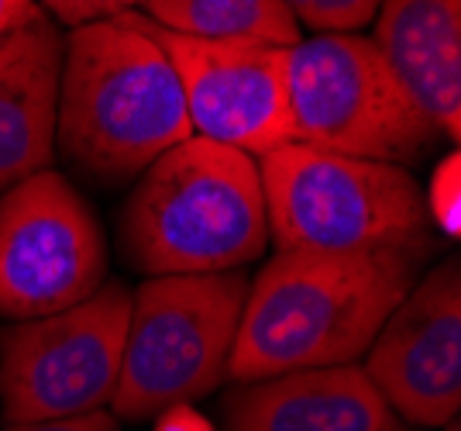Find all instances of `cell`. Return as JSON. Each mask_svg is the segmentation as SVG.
<instances>
[{
    "label": "cell",
    "mask_w": 461,
    "mask_h": 431,
    "mask_svg": "<svg viewBox=\"0 0 461 431\" xmlns=\"http://www.w3.org/2000/svg\"><path fill=\"white\" fill-rule=\"evenodd\" d=\"M423 249H283L249 283L228 376L238 383L348 366L417 283Z\"/></svg>",
    "instance_id": "cell-1"
},
{
    "label": "cell",
    "mask_w": 461,
    "mask_h": 431,
    "mask_svg": "<svg viewBox=\"0 0 461 431\" xmlns=\"http://www.w3.org/2000/svg\"><path fill=\"white\" fill-rule=\"evenodd\" d=\"M190 135L173 62L128 11L69 32L56 145L79 173L128 183Z\"/></svg>",
    "instance_id": "cell-2"
},
{
    "label": "cell",
    "mask_w": 461,
    "mask_h": 431,
    "mask_svg": "<svg viewBox=\"0 0 461 431\" xmlns=\"http://www.w3.org/2000/svg\"><path fill=\"white\" fill-rule=\"evenodd\" d=\"M258 162L190 135L141 173L121 215V252L149 276L228 273L266 252Z\"/></svg>",
    "instance_id": "cell-3"
},
{
    "label": "cell",
    "mask_w": 461,
    "mask_h": 431,
    "mask_svg": "<svg viewBox=\"0 0 461 431\" xmlns=\"http://www.w3.org/2000/svg\"><path fill=\"white\" fill-rule=\"evenodd\" d=\"M266 221L283 249H430L427 204L406 166L286 142L258 162Z\"/></svg>",
    "instance_id": "cell-4"
},
{
    "label": "cell",
    "mask_w": 461,
    "mask_h": 431,
    "mask_svg": "<svg viewBox=\"0 0 461 431\" xmlns=\"http://www.w3.org/2000/svg\"><path fill=\"white\" fill-rule=\"evenodd\" d=\"M245 297L249 276L241 270L145 280L131 294L111 414L149 421L217 390L228 376Z\"/></svg>",
    "instance_id": "cell-5"
},
{
    "label": "cell",
    "mask_w": 461,
    "mask_h": 431,
    "mask_svg": "<svg viewBox=\"0 0 461 431\" xmlns=\"http://www.w3.org/2000/svg\"><path fill=\"white\" fill-rule=\"evenodd\" d=\"M293 142L406 166L438 142V128L406 97L375 41L324 32L289 49Z\"/></svg>",
    "instance_id": "cell-6"
},
{
    "label": "cell",
    "mask_w": 461,
    "mask_h": 431,
    "mask_svg": "<svg viewBox=\"0 0 461 431\" xmlns=\"http://www.w3.org/2000/svg\"><path fill=\"white\" fill-rule=\"evenodd\" d=\"M131 294L111 280L73 307L0 332V411L7 425L66 421L111 404Z\"/></svg>",
    "instance_id": "cell-7"
},
{
    "label": "cell",
    "mask_w": 461,
    "mask_h": 431,
    "mask_svg": "<svg viewBox=\"0 0 461 431\" xmlns=\"http://www.w3.org/2000/svg\"><path fill=\"white\" fill-rule=\"evenodd\" d=\"M104 276V232L69 179L41 170L0 194V317L66 311L96 294Z\"/></svg>",
    "instance_id": "cell-8"
},
{
    "label": "cell",
    "mask_w": 461,
    "mask_h": 431,
    "mask_svg": "<svg viewBox=\"0 0 461 431\" xmlns=\"http://www.w3.org/2000/svg\"><path fill=\"white\" fill-rule=\"evenodd\" d=\"M128 18L173 62L193 135L230 145L251 159L293 142L289 49L176 35L135 11H128Z\"/></svg>",
    "instance_id": "cell-9"
},
{
    "label": "cell",
    "mask_w": 461,
    "mask_h": 431,
    "mask_svg": "<svg viewBox=\"0 0 461 431\" xmlns=\"http://www.w3.org/2000/svg\"><path fill=\"white\" fill-rule=\"evenodd\" d=\"M385 408L417 428H444L461 408V270L434 266L393 307L366 353Z\"/></svg>",
    "instance_id": "cell-10"
},
{
    "label": "cell",
    "mask_w": 461,
    "mask_h": 431,
    "mask_svg": "<svg viewBox=\"0 0 461 431\" xmlns=\"http://www.w3.org/2000/svg\"><path fill=\"white\" fill-rule=\"evenodd\" d=\"M62 56L66 39L41 7L0 39V194L56 156Z\"/></svg>",
    "instance_id": "cell-11"
},
{
    "label": "cell",
    "mask_w": 461,
    "mask_h": 431,
    "mask_svg": "<svg viewBox=\"0 0 461 431\" xmlns=\"http://www.w3.org/2000/svg\"><path fill=\"white\" fill-rule=\"evenodd\" d=\"M385 408L362 366L296 370L241 383L228 397V431H385Z\"/></svg>",
    "instance_id": "cell-12"
},
{
    "label": "cell",
    "mask_w": 461,
    "mask_h": 431,
    "mask_svg": "<svg viewBox=\"0 0 461 431\" xmlns=\"http://www.w3.org/2000/svg\"><path fill=\"white\" fill-rule=\"evenodd\" d=\"M375 49L438 135H461V0H383Z\"/></svg>",
    "instance_id": "cell-13"
},
{
    "label": "cell",
    "mask_w": 461,
    "mask_h": 431,
    "mask_svg": "<svg viewBox=\"0 0 461 431\" xmlns=\"http://www.w3.org/2000/svg\"><path fill=\"white\" fill-rule=\"evenodd\" d=\"M145 18L193 39L262 41L293 49L303 39L286 0H141Z\"/></svg>",
    "instance_id": "cell-14"
},
{
    "label": "cell",
    "mask_w": 461,
    "mask_h": 431,
    "mask_svg": "<svg viewBox=\"0 0 461 431\" xmlns=\"http://www.w3.org/2000/svg\"><path fill=\"white\" fill-rule=\"evenodd\" d=\"M300 28L317 35L324 32H358L362 24L375 18L383 0H286Z\"/></svg>",
    "instance_id": "cell-15"
},
{
    "label": "cell",
    "mask_w": 461,
    "mask_h": 431,
    "mask_svg": "<svg viewBox=\"0 0 461 431\" xmlns=\"http://www.w3.org/2000/svg\"><path fill=\"white\" fill-rule=\"evenodd\" d=\"M461 166L458 156L441 159V166L434 170V179H430V190L423 197L427 204V215L438 221V228H444V235L458 238V221H461Z\"/></svg>",
    "instance_id": "cell-16"
},
{
    "label": "cell",
    "mask_w": 461,
    "mask_h": 431,
    "mask_svg": "<svg viewBox=\"0 0 461 431\" xmlns=\"http://www.w3.org/2000/svg\"><path fill=\"white\" fill-rule=\"evenodd\" d=\"M135 4H141V0H41V11L56 24L79 28V24H90V21L117 18V14L131 11Z\"/></svg>",
    "instance_id": "cell-17"
},
{
    "label": "cell",
    "mask_w": 461,
    "mask_h": 431,
    "mask_svg": "<svg viewBox=\"0 0 461 431\" xmlns=\"http://www.w3.org/2000/svg\"><path fill=\"white\" fill-rule=\"evenodd\" d=\"M4 431H117V417L111 411L66 417V421H28V425H7Z\"/></svg>",
    "instance_id": "cell-18"
},
{
    "label": "cell",
    "mask_w": 461,
    "mask_h": 431,
    "mask_svg": "<svg viewBox=\"0 0 461 431\" xmlns=\"http://www.w3.org/2000/svg\"><path fill=\"white\" fill-rule=\"evenodd\" d=\"M35 7H39L35 0H0V39H4L7 32H14Z\"/></svg>",
    "instance_id": "cell-19"
},
{
    "label": "cell",
    "mask_w": 461,
    "mask_h": 431,
    "mask_svg": "<svg viewBox=\"0 0 461 431\" xmlns=\"http://www.w3.org/2000/svg\"><path fill=\"white\" fill-rule=\"evenodd\" d=\"M158 431H211L196 414H186L183 408H176V411H166V414H158Z\"/></svg>",
    "instance_id": "cell-20"
},
{
    "label": "cell",
    "mask_w": 461,
    "mask_h": 431,
    "mask_svg": "<svg viewBox=\"0 0 461 431\" xmlns=\"http://www.w3.org/2000/svg\"><path fill=\"white\" fill-rule=\"evenodd\" d=\"M385 431H420V428H413V425L406 428V425H400V421H393V425H389V428H385Z\"/></svg>",
    "instance_id": "cell-21"
},
{
    "label": "cell",
    "mask_w": 461,
    "mask_h": 431,
    "mask_svg": "<svg viewBox=\"0 0 461 431\" xmlns=\"http://www.w3.org/2000/svg\"><path fill=\"white\" fill-rule=\"evenodd\" d=\"M444 431H458V417H455L451 425H444Z\"/></svg>",
    "instance_id": "cell-22"
}]
</instances>
